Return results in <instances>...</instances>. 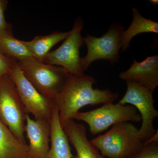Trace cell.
<instances>
[{
  "mask_svg": "<svg viewBox=\"0 0 158 158\" xmlns=\"http://www.w3.org/2000/svg\"><path fill=\"white\" fill-rule=\"evenodd\" d=\"M9 1L0 0V34L12 32V26L7 23L5 18V12L7 9Z\"/></svg>",
  "mask_w": 158,
  "mask_h": 158,
  "instance_id": "cell-19",
  "label": "cell"
},
{
  "mask_svg": "<svg viewBox=\"0 0 158 158\" xmlns=\"http://www.w3.org/2000/svg\"><path fill=\"white\" fill-rule=\"evenodd\" d=\"M51 147L49 158H73L68 138L59 119V111L55 108L50 121Z\"/></svg>",
  "mask_w": 158,
  "mask_h": 158,
  "instance_id": "cell-13",
  "label": "cell"
},
{
  "mask_svg": "<svg viewBox=\"0 0 158 158\" xmlns=\"http://www.w3.org/2000/svg\"><path fill=\"white\" fill-rule=\"evenodd\" d=\"M71 31H55L48 35L37 36L30 41L22 40L32 56L40 61L50 52L51 49L69 36Z\"/></svg>",
  "mask_w": 158,
  "mask_h": 158,
  "instance_id": "cell-15",
  "label": "cell"
},
{
  "mask_svg": "<svg viewBox=\"0 0 158 158\" xmlns=\"http://www.w3.org/2000/svg\"><path fill=\"white\" fill-rule=\"evenodd\" d=\"M83 27L84 21L78 16L74 23L69 36L58 48L47 54L41 62L60 66L72 75H85L80 54V49L85 44L84 37L81 35Z\"/></svg>",
  "mask_w": 158,
  "mask_h": 158,
  "instance_id": "cell-7",
  "label": "cell"
},
{
  "mask_svg": "<svg viewBox=\"0 0 158 158\" xmlns=\"http://www.w3.org/2000/svg\"><path fill=\"white\" fill-rule=\"evenodd\" d=\"M127 158H158V142L143 144Z\"/></svg>",
  "mask_w": 158,
  "mask_h": 158,
  "instance_id": "cell-18",
  "label": "cell"
},
{
  "mask_svg": "<svg viewBox=\"0 0 158 158\" xmlns=\"http://www.w3.org/2000/svg\"><path fill=\"white\" fill-rule=\"evenodd\" d=\"M126 82V92L118 103L121 105L131 104L138 110L142 120L141 127L138 129V135L144 143L156 131L153 122L158 116V111L154 106L153 92L135 82Z\"/></svg>",
  "mask_w": 158,
  "mask_h": 158,
  "instance_id": "cell-8",
  "label": "cell"
},
{
  "mask_svg": "<svg viewBox=\"0 0 158 158\" xmlns=\"http://www.w3.org/2000/svg\"><path fill=\"white\" fill-rule=\"evenodd\" d=\"M27 115L10 72L0 77V120L25 144Z\"/></svg>",
  "mask_w": 158,
  "mask_h": 158,
  "instance_id": "cell-4",
  "label": "cell"
},
{
  "mask_svg": "<svg viewBox=\"0 0 158 158\" xmlns=\"http://www.w3.org/2000/svg\"><path fill=\"white\" fill-rule=\"evenodd\" d=\"M0 158H29L27 144L19 141L1 120Z\"/></svg>",
  "mask_w": 158,
  "mask_h": 158,
  "instance_id": "cell-16",
  "label": "cell"
},
{
  "mask_svg": "<svg viewBox=\"0 0 158 158\" xmlns=\"http://www.w3.org/2000/svg\"><path fill=\"white\" fill-rule=\"evenodd\" d=\"M122 80L132 81L153 92L158 85V56H148L141 62L134 59L129 69L118 75Z\"/></svg>",
  "mask_w": 158,
  "mask_h": 158,
  "instance_id": "cell-11",
  "label": "cell"
},
{
  "mask_svg": "<svg viewBox=\"0 0 158 158\" xmlns=\"http://www.w3.org/2000/svg\"><path fill=\"white\" fill-rule=\"evenodd\" d=\"M96 83V79L91 76L69 75L63 89L53 99L62 127L68 122L74 120L83 107L111 103L118 98V93L108 88H94Z\"/></svg>",
  "mask_w": 158,
  "mask_h": 158,
  "instance_id": "cell-1",
  "label": "cell"
},
{
  "mask_svg": "<svg viewBox=\"0 0 158 158\" xmlns=\"http://www.w3.org/2000/svg\"><path fill=\"white\" fill-rule=\"evenodd\" d=\"M150 2L152 3V4H155V5H157L158 4V0H150L149 1Z\"/></svg>",
  "mask_w": 158,
  "mask_h": 158,
  "instance_id": "cell-22",
  "label": "cell"
},
{
  "mask_svg": "<svg viewBox=\"0 0 158 158\" xmlns=\"http://www.w3.org/2000/svg\"><path fill=\"white\" fill-rule=\"evenodd\" d=\"M74 120L87 123L90 133L95 135L114 125L126 122L138 123L141 119L138 110L131 105L111 103L87 112L79 111Z\"/></svg>",
  "mask_w": 158,
  "mask_h": 158,
  "instance_id": "cell-5",
  "label": "cell"
},
{
  "mask_svg": "<svg viewBox=\"0 0 158 158\" xmlns=\"http://www.w3.org/2000/svg\"><path fill=\"white\" fill-rule=\"evenodd\" d=\"M125 28L119 23H113L107 31L101 37L87 34L84 37L88 49L85 57L81 59L83 71L87 70L92 62L105 60L113 65L120 59L119 52L121 49V38Z\"/></svg>",
  "mask_w": 158,
  "mask_h": 158,
  "instance_id": "cell-6",
  "label": "cell"
},
{
  "mask_svg": "<svg viewBox=\"0 0 158 158\" xmlns=\"http://www.w3.org/2000/svg\"><path fill=\"white\" fill-rule=\"evenodd\" d=\"M0 48L9 59L17 62L33 57L22 40L15 38L12 32L0 34Z\"/></svg>",
  "mask_w": 158,
  "mask_h": 158,
  "instance_id": "cell-17",
  "label": "cell"
},
{
  "mask_svg": "<svg viewBox=\"0 0 158 158\" xmlns=\"http://www.w3.org/2000/svg\"><path fill=\"white\" fill-rule=\"evenodd\" d=\"M10 74L17 88L27 114L33 115L35 120L50 122L56 106L54 100L43 96L34 88L24 75L17 62L14 63Z\"/></svg>",
  "mask_w": 158,
  "mask_h": 158,
  "instance_id": "cell-9",
  "label": "cell"
},
{
  "mask_svg": "<svg viewBox=\"0 0 158 158\" xmlns=\"http://www.w3.org/2000/svg\"><path fill=\"white\" fill-rule=\"evenodd\" d=\"M133 20L131 25L123 33L121 51L125 52L129 48L130 42L134 37L143 33L158 34V23L142 16L138 9L133 8Z\"/></svg>",
  "mask_w": 158,
  "mask_h": 158,
  "instance_id": "cell-14",
  "label": "cell"
},
{
  "mask_svg": "<svg viewBox=\"0 0 158 158\" xmlns=\"http://www.w3.org/2000/svg\"><path fill=\"white\" fill-rule=\"evenodd\" d=\"M138 129L129 122L114 125L90 142L107 158H127L143 145Z\"/></svg>",
  "mask_w": 158,
  "mask_h": 158,
  "instance_id": "cell-2",
  "label": "cell"
},
{
  "mask_svg": "<svg viewBox=\"0 0 158 158\" xmlns=\"http://www.w3.org/2000/svg\"><path fill=\"white\" fill-rule=\"evenodd\" d=\"M63 130L69 143L73 146L76 154L73 158H107L102 155L88 138L87 128L84 124L75 120L65 123Z\"/></svg>",
  "mask_w": 158,
  "mask_h": 158,
  "instance_id": "cell-12",
  "label": "cell"
},
{
  "mask_svg": "<svg viewBox=\"0 0 158 158\" xmlns=\"http://www.w3.org/2000/svg\"><path fill=\"white\" fill-rule=\"evenodd\" d=\"M17 61L9 59L0 48V77L9 73L14 63Z\"/></svg>",
  "mask_w": 158,
  "mask_h": 158,
  "instance_id": "cell-20",
  "label": "cell"
},
{
  "mask_svg": "<svg viewBox=\"0 0 158 158\" xmlns=\"http://www.w3.org/2000/svg\"><path fill=\"white\" fill-rule=\"evenodd\" d=\"M17 63L34 88L43 96L52 99L61 92L70 75L60 66L46 64L33 57Z\"/></svg>",
  "mask_w": 158,
  "mask_h": 158,
  "instance_id": "cell-3",
  "label": "cell"
},
{
  "mask_svg": "<svg viewBox=\"0 0 158 158\" xmlns=\"http://www.w3.org/2000/svg\"><path fill=\"white\" fill-rule=\"evenodd\" d=\"M156 142H158V129L156 130V132L152 137H151L148 140L143 143V144H151V143Z\"/></svg>",
  "mask_w": 158,
  "mask_h": 158,
  "instance_id": "cell-21",
  "label": "cell"
},
{
  "mask_svg": "<svg viewBox=\"0 0 158 158\" xmlns=\"http://www.w3.org/2000/svg\"><path fill=\"white\" fill-rule=\"evenodd\" d=\"M25 133L28 139L29 158H49L50 147V122L35 120L27 115Z\"/></svg>",
  "mask_w": 158,
  "mask_h": 158,
  "instance_id": "cell-10",
  "label": "cell"
}]
</instances>
